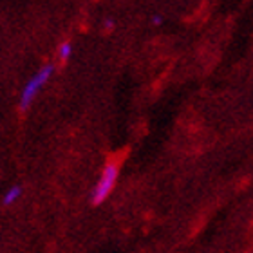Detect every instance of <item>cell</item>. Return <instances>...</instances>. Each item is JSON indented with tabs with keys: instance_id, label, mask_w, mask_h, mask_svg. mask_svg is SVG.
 <instances>
[{
	"instance_id": "cell-1",
	"label": "cell",
	"mask_w": 253,
	"mask_h": 253,
	"mask_svg": "<svg viewBox=\"0 0 253 253\" xmlns=\"http://www.w3.org/2000/svg\"><path fill=\"white\" fill-rule=\"evenodd\" d=\"M53 73H54V65L53 63H47V65H43V67L40 69V71H38V73L29 80V82H27L26 87H24V90H22L20 101H18V109H20L22 112H26L27 109L31 107L33 100L37 98V94L40 92V89H42L43 85L51 80Z\"/></svg>"
},
{
	"instance_id": "cell-2",
	"label": "cell",
	"mask_w": 253,
	"mask_h": 253,
	"mask_svg": "<svg viewBox=\"0 0 253 253\" xmlns=\"http://www.w3.org/2000/svg\"><path fill=\"white\" fill-rule=\"evenodd\" d=\"M118 174H120V167H118L116 161H109V163L103 167L100 179H98L94 190H92V197H90V199H92V205H96V206L101 205V203L109 197V194H111L114 185H116Z\"/></svg>"
},
{
	"instance_id": "cell-3",
	"label": "cell",
	"mask_w": 253,
	"mask_h": 253,
	"mask_svg": "<svg viewBox=\"0 0 253 253\" xmlns=\"http://www.w3.org/2000/svg\"><path fill=\"white\" fill-rule=\"evenodd\" d=\"M20 195H22V186H18V185L11 186V188L4 194V197H2V205L11 206L13 203H16V199H18Z\"/></svg>"
},
{
	"instance_id": "cell-4",
	"label": "cell",
	"mask_w": 253,
	"mask_h": 253,
	"mask_svg": "<svg viewBox=\"0 0 253 253\" xmlns=\"http://www.w3.org/2000/svg\"><path fill=\"white\" fill-rule=\"evenodd\" d=\"M71 54H73V43H71V42H62V43H60L58 58L62 60V62H67Z\"/></svg>"
},
{
	"instance_id": "cell-5",
	"label": "cell",
	"mask_w": 253,
	"mask_h": 253,
	"mask_svg": "<svg viewBox=\"0 0 253 253\" xmlns=\"http://www.w3.org/2000/svg\"><path fill=\"white\" fill-rule=\"evenodd\" d=\"M112 27H114V20H112V18H105L103 29H105V31H112Z\"/></svg>"
},
{
	"instance_id": "cell-6",
	"label": "cell",
	"mask_w": 253,
	"mask_h": 253,
	"mask_svg": "<svg viewBox=\"0 0 253 253\" xmlns=\"http://www.w3.org/2000/svg\"><path fill=\"white\" fill-rule=\"evenodd\" d=\"M152 24L154 26H161V24H163V16H159V15L152 16Z\"/></svg>"
}]
</instances>
